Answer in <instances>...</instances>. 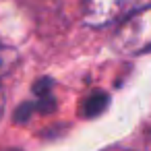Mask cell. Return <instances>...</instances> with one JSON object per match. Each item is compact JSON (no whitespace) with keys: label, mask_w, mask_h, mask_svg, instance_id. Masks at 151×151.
<instances>
[{"label":"cell","mask_w":151,"mask_h":151,"mask_svg":"<svg viewBox=\"0 0 151 151\" xmlns=\"http://www.w3.org/2000/svg\"><path fill=\"white\" fill-rule=\"evenodd\" d=\"M52 89H54V81L50 77H42L40 81L33 83V93L37 97H52Z\"/></svg>","instance_id":"obj_5"},{"label":"cell","mask_w":151,"mask_h":151,"mask_svg":"<svg viewBox=\"0 0 151 151\" xmlns=\"http://www.w3.org/2000/svg\"><path fill=\"white\" fill-rule=\"evenodd\" d=\"M4 108H6V93L0 87V122H2V116H4Z\"/></svg>","instance_id":"obj_7"},{"label":"cell","mask_w":151,"mask_h":151,"mask_svg":"<svg viewBox=\"0 0 151 151\" xmlns=\"http://www.w3.org/2000/svg\"><path fill=\"white\" fill-rule=\"evenodd\" d=\"M141 0H83V21L89 27H106L130 15Z\"/></svg>","instance_id":"obj_2"},{"label":"cell","mask_w":151,"mask_h":151,"mask_svg":"<svg viewBox=\"0 0 151 151\" xmlns=\"http://www.w3.org/2000/svg\"><path fill=\"white\" fill-rule=\"evenodd\" d=\"M143 143H145V149L151 151V118H149L147 124H145V130H143Z\"/></svg>","instance_id":"obj_6"},{"label":"cell","mask_w":151,"mask_h":151,"mask_svg":"<svg viewBox=\"0 0 151 151\" xmlns=\"http://www.w3.org/2000/svg\"><path fill=\"white\" fill-rule=\"evenodd\" d=\"M19 64V52L9 46H0V79L11 75V70Z\"/></svg>","instance_id":"obj_4"},{"label":"cell","mask_w":151,"mask_h":151,"mask_svg":"<svg viewBox=\"0 0 151 151\" xmlns=\"http://www.w3.org/2000/svg\"><path fill=\"white\" fill-rule=\"evenodd\" d=\"M110 104V95L104 93V91H93L89 93L85 99H83V106H81V114L85 118H97L101 112H106Z\"/></svg>","instance_id":"obj_3"},{"label":"cell","mask_w":151,"mask_h":151,"mask_svg":"<svg viewBox=\"0 0 151 151\" xmlns=\"http://www.w3.org/2000/svg\"><path fill=\"white\" fill-rule=\"evenodd\" d=\"M114 48L126 56L151 52V4L126 15L114 33Z\"/></svg>","instance_id":"obj_1"},{"label":"cell","mask_w":151,"mask_h":151,"mask_svg":"<svg viewBox=\"0 0 151 151\" xmlns=\"http://www.w3.org/2000/svg\"><path fill=\"white\" fill-rule=\"evenodd\" d=\"M101 151H132V149H126V147H106Z\"/></svg>","instance_id":"obj_8"}]
</instances>
